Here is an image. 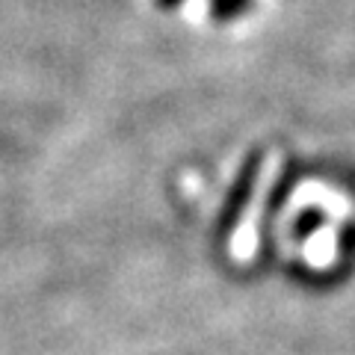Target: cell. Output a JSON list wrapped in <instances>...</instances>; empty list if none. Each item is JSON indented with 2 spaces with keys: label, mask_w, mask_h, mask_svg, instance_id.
Listing matches in <instances>:
<instances>
[{
  "label": "cell",
  "mask_w": 355,
  "mask_h": 355,
  "mask_svg": "<svg viewBox=\"0 0 355 355\" xmlns=\"http://www.w3.org/2000/svg\"><path fill=\"white\" fill-rule=\"evenodd\" d=\"M160 3H169L172 6V3H178V0H160Z\"/></svg>",
  "instance_id": "cell-1"
}]
</instances>
